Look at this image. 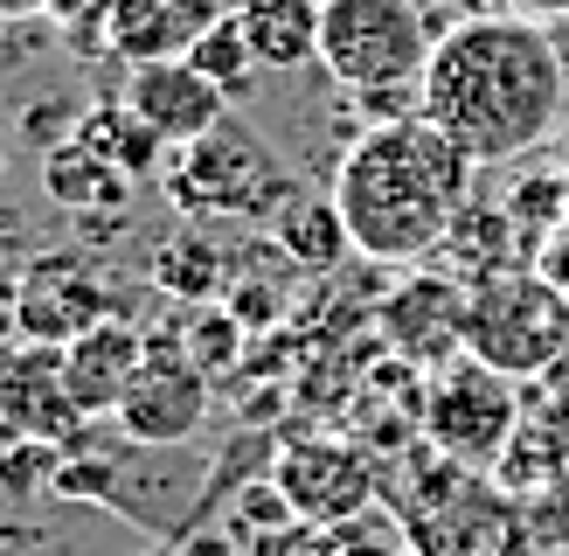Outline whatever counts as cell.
<instances>
[{"instance_id":"6da1fadb","label":"cell","mask_w":569,"mask_h":556,"mask_svg":"<svg viewBox=\"0 0 569 556\" xmlns=\"http://www.w3.org/2000/svg\"><path fill=\"white\" fill-rule=\"evenodd\" d=\"M569 111V56L535 14H466L423 63V119L479 167L528 160Z\"/></svg>"},{"instance_id":"7a4b0ae2","label":"cell","mask_w":569,"mask_h":556,"mask_svg":"<svg viewBox=\"0 0 569 556\" xmlns=\"http://www.w3.org/2000/svg\"><path fill=\"white\" fill-rule=\"evenodd\" d=\"M479 160L423 111L368 126L333 167V202L361 258L376 265H431L451 222L472 202Z\"/></svg>"},{"instance_id":"3957f363","label":"cell","mask_w":569,"mask_h":556,"mask_svg":"<svg viewBox=\"0 0 569 556\" xmlns=\"http://www.w3.org/2000/svg\"><path fill=\"white\" fill-rule=\"evenodd\" d=\"M466 355L515 383L569 369V286L542 265H507L466 286Z\"/></svg>"},{"instance_id":"277c9868","label":"cell","mask_w":569,"mask_h":556,"mask_svg":"<svg viewBox=\"0 0 569 556\" xmlns=\"http://www.w3.org/2000/svg\"><path fill=\"white\" fill-rule=\"evenodd\" d=\"M160 188L188 222H271L299 195L292 175L278 167V153L250 126H230V119L202 139H188V147H174Z\"/></svg>"},{"instance_id":"5b68a950","label":"cell","mask_w":569,"mask_h":556,"mask_svg":"<svg viewBox=\"0 0 569 556\" xmlns=\"http://www.w3.org/2000/svg\"><path fill=\"white\" fill-rule=\"evenodd\" d=\"M431 49L438 36L423 21V0H327L320 14V70L348 98L417 91Z\"/></svg>"},{"instance_id":"8992f818","label":"cell","mask_w":569,"mask_h":556,"mask_svg":"<svg viewBox=\"0 0 569 556\" xmlns=\"http://www.w3.org/2000/svg\"><path fill=\"white\" fill-rule=\"evenodd\" d=\"M521 410H528L521 383L487 369L479 355H459V361H445V369H431L423 404H417L423 438L459 466H500L515 431H521Z\"/></svg>"},{"instance_id":"52a82bcc","label":"cell","mask_w":569,"mask_h":556,"mask_svg":"<svg viewBox=\"0 0 569 556\" xmlns=\"http://www.w3.org/2000/svg\"><path fill=\"white\" fill-rule=\"evenodd\" d=\"M132 445H188L209 417V376L194 369L181 327H147V369L132 376L126 404L111 410Z\"/></svg>"},{"instance_id":"ba28073f","label":"cell","mask_w":569,"mask_h":556,"mask_svg":"<svg viewBox=\"0 0 569 556\" xmlns=\"http://www.w3.org/2000/svg\"><path fill=\"white\" fill-rule=\"evenodd\" d=\"M14 314H21V341L63 348L119 314V299H111V286L98 278V265L83 250H42L14 278Z\"/></svg>"},{"instance_id":"9c48e42d","label":"cell","mask_w":569,"mask_h":556,"mask_svg":"<svg viewBox=\"0 0 569 556\" xmlns=\"http://www.w3.org/2000/svg\"><path fill=\"white\" fill-rule=\"evenodd\" d=\"M278 494L292 500V515L306 528H327V522H348L376 500V466H368L361 445H340V438H306V445H284L278 466H271Z\"/></svg>"},{"instance_id":"30bf717a","label":"cell","mask_w":569,"mask_h":556,"mask_svg":"<svg viewBox=\"0 0 569 556\" xmlns=\"http://www.w3.org/2000/svg\"><path fill=\"white\" fill-rule=\"evenodd\" d=\"M382 334L389 348L417 369H445L466 355V286L451 271H410L382 299Z\"/></svg>"},{"instance_id":"8fae6325","label":"cell","mask_w":569,"mask_h":556,"mask_svg":"<svg viewBox=\"0 0 569 556\" xmlns=\"http://www.w3.org/2000/svg\"><path fill=\"white\" fill-rule=\"evenodd\" d=\"M126 105L147 119L167 147H188V139L216 132L230 119V91L216 77H202L188 56H160V63H132L126 77Z\"/></svg>"},{"instance_id":"7c38bea8","label":"cell","mask_w":569,"mask_h":556,"mask_svg":"<svg viewBox=\"0 0 569 556\" xmlns=\"http://www.w3.org/2000/svg\"><path fill=\"white\" fill-rule=\"evenodd\" d=\"M83 425V410L63 389V348L28 341L14 355V369L0 376V431L14 445H70Z\"/></svg>"},{"instance_id":"4fadbf2b","label":"cell","mask_w":569,"mask_h":556,"mask_svg":"<svg viewBox=\"0 0 569 556\" xmlns=\"http://www.w3.org/2000/svg\"><path fill=\"white\" fill-rule=\"evenodd\" d=\"M139 369H147V327H132L126 314H111L91 334L63 341V389H70V404L83 417H111V410H119Z\"/></svg>"},{"instance_id":"5bb4252c","label":"cell","mask_w":569,"mask_h":556,"mask_svg":"<svg viewBox=\"0 0 569 556\" xmlns=\"http://www.w3.org/2000/svg\"><path fill=\"white\" fill-rule=\"evenodd\" d=\"M222 21V0H111L104 14V49L126 63H160V56H188L202 28Z\"/></svg>"},{"instance_id":"9a60e30c","label":"cell","mask_w":569,"mask_h":556,"mask_svg":"<svg viewBox=\"0 0 569 556\" xmlns=\"http://www.w3.org/2000/svg\"><path fill=\"white\" fill-rule=\"evenodd\" d=\"M320 14L327 0H243L237 28L258 70H299V63H320Z\"/></svg>"},{"instance_id":"2e32d148","label":"cell","mask_w":569,"mask_h":556,"mask_svg":"<svg viewBox=\"0 0 569 556\" xmlns=\"http://www.w3.org/2000/svg\"><path fill=\"white\" fill-rule=\"evenodd\" d=\"M42 188H49L70 216H111V209H126L132 175H126L119 160H104L98 147H83V139L70 132L63 147L42 153Z\"/></svg>"},{"instance_id":"e0dca14e","label":"cell","mask_w":569,"mask_h":556,"mask_svg":"<svg viewBox=\"0 0 569 556\" xmlns=\"http://www.w3.org/2000/svg\"><path fill=\"white\" fill-rule=\"evenodd\" d=\"M507 265H528V244L515 230V216L466 202V216L451 222V237L438 244V271H451L459 286H479V278H493Z\"/></svg>"},{"instance_id":"ac0fdd59","label":"cell","mask_w":569,"mask_h":556,"mask_svg":"<svg viewBox=\"0 0 569 556\" xmlns=\"http://www.w3.org/2000/svg\"><path fill=\"white\" fill-rule=\"evenodd\" d=\"M271 244H278V258L292 271H333L355 250L333 195H292V202L271 216Z\"/></svg>"},{"instance_id":"d6986e66","label":"cell","mask_w":569,"mask_h":556,"mask_svg":"<svg viewBox=\"0 0 569 556\" xmlns=\"http://www.w3.org/2000/svg\"><path fill=\"white\" fill-rule=\"evenodd\" d=\"M153 286L181 306H209L230 286V250H222L202 222H181V230H167L160 250H153Z\"/></svg>"},{"instance_id":"ffe728a7","label":"cell","mask_w":569,"mask_h":556,"mask_svg":"<svg viewBox=\"0 0 569 556\" xmlns=\"http://www.w3.org/2000/svg\"><path fill=\"white\" fill-rule=\"evenodd\" d=\"M188 63L202 70V77H216V83H222L230 98H243V91H250V70H258V56H250L243 28H237V14H222L216 28H202V36H194Z\"/></svg>"},{"instance_id":"44dd1931","label":"cell","mask_w":569,"mask_h":556,"mask_svg":"<svg viewBox=\"0 0 569 556\" xmlns=\"http://www.w3.org/2000/svg\"><path fill=\"white\" fill-rule=\"evenodd\" d=\"M188 355H194V369H202V376H222L243 355V320L237 314H202L194 334H188Z\"/></svg>"},{"instance_id":"7402d4cb","label":"cell","mask_w":569,"mask_h":556,"mask_svg":"<svg viewBox=\"0 0 569 556\" xmlns=\"http://www.w3.org/2000/svg\"><path fill=\"white\" fill-rule=\"evenodd\" d=\"M49 14L63 21V28H104L111 0H49Z\"/></svg>"},{"instance_id":"603a6c76","label":"cell","mask_w":569,"mask_h":556,"mask_svg":"<svg viewBox=\"0 0 569 556\" xmlns=\"http://www.w3.org/2000/svg\"><path fill=\"white\" fill-rule=\"evenodd\" d=\"M21 14H49V0H0V21H21Z\"/></svg>"},{"instance_id":"cb8c5ba5","label":"cell","mask_w":569,"mask_h":556,"mask_svg":"<svg viewBox=\"0 0 569 556\" xmlns=\"http://www.w3.org/2000/svg\"><path fill=\"white\" fill-rule=\"evenodd\" d=\"M528 14H569V0H521Z\"/></svg>"},{"instance_id":"d4e9b609","label":"cell","mask_w":569,"mask_h":556,"mask_svg":"<svg viewBox=\"0 0 569 556\" xmlns=\"http://www.w3.org/2000/svg\"><path fill=\"white\" fill-rule=\"evenodd\" d=\"M0 278H14V271H8V244H0Z\"/></svg>"},{"instance_id":"484cf974","label":"cell","mask_w":569,"mask_h":556,"mask_svg":"<svg viewBox=\"0 0 569 556\" xmlns=\"http://www.w3.org/2000/svg\"><path fill=\"white\" fill-rule=\"evenodd\" d=\"M0 167H8V147H0Z\"/></svg>"},{"instance_id":"4316f807","label":"cell","mask_w":569,"mask_h":556,"mask_svg":"<svg viewBox=\"0 0 569 556\" xmlns=\"http://www.w3.org/2000/svg\"><path fill=\"white\" fill-rule=\"evenodd\" d=\"M562 167H569V160H562Z\"/></svg>"}]
</instances>
